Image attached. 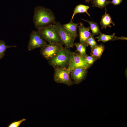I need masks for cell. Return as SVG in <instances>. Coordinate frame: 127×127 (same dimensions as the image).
Masks as SVG:
<instances>
[{
  "label": "cell",
  "instance_id": "1",
  "mask_svg": "<svg viewBox=\"0 0 127 127\" xmlns=\"http://www.w3.org/2000/svg\"><path fill=\"white\" fill-rule=\"evenodd\" d=\"M55 17L52 11L44 7L38 6L34 10L33 21L37 29L49 24H54Z\"/></svg>",
  "mask_w": 127,
  "mask_h": 127
},
{
  "label": "cell",
  "instance_id": "2",
  "mask_svg": "<svg viewBox=\"0 0 127 127\" xmlns=\"http://www.w3.org/2000/svg\"><path fill=\"white\" fill-rule=\"evenodd\" d=\"M38 33L44 40L49 44L63 45L57 29L54 24H52L37 29Z\"/></svg>",
  "mask_w": 127,
  "mask_h": 127
},
{
  "label": "cell",
  "instance_id": "3",
  "mask_svg": "<svg viewBox=\"0 0 127 127\" xmlns=\"http://www.w3.org/2000/svg\"><path fill=\"white\" fill-rule=\"evenodd\" d=\"M73 53L69 49L63 47L55 57L48 60V63L53 67L58 66L67 68Z\"/></svg>",
  "mask_w": 127,
  "mask_h": 127
},
{
  "label": "cell",
  "instance_id": "4",
  "mask_svg": "<svg viewBox=\"0 0 127 127\" xmlns=\"http://www.w3.org/2000/svg\"><path fill=\"white\" fill-rule=\"evenodd\" d=\"M53 68L54 80L56 83L64 84L69 87L74 84L70 76L71 71L67 68L58 66Z\"/></svg>",
  "mask_w": 127,
  "mask_h": 127
},
{
  "label": "cell",
  "instance_id": "5",
  "mask_svg": "<svg viewBox=\"0 0 127 127\" xmlns=\"http://www.w3.org/2000/svg\"><path fill=\"white\" fill-rule=\"evenodd\" d=\"M54 24L57 29L60 37L64 47L68 49L73 48L75 38L68 32L59 22H56Z\"/></svg>",
  "mask_w": 127,
  "mask_h": 127
},
{
  "label": "cell",
  "instance_id": "6",
  "mask_svg": "<svg viewBox=\"0 0 127 127\" xmlns=\"http://www.w3.org/2000/svg\"><path fill=\"white\" fill-rule=\"evenodd\" d=\"M63 47L58 44H48L41 48L40 52L44 58L48 60L55 57Z\"/></svg>",
  "mask_w": 127,
  "mask_h": 127
},
{
  "label": "cell",
  "instance_id": "7",
  "mask_svg": "<svg viewBox=\"0 0 127 127\" xmlns=\"http://www.w3.org/2000/svg\"><path fill=\"white\" fill-rule=\"evenodd\" d=\"M47 43L40 36L37 31H32L30 34V39L27 49L30 51L36 48H42L47 44Z\"/></svg>",
  "mask_w": 127,
  "mask_h": 127
},
{
  "label": "cell",
  "instance_id": "8",
  "mask_svg": "<svg viewBox=\"0 0 127 127\" xmlns=\"http://www.w3.org/2000/svg\"><path fill=\"white\" fill-rule=\"evenodd\" d=\"M90 67L82 56L79 53L74 52L73 56L67 68L71 72L75 69L81 68L87 69Z\"/></svg>",
  "mask_w": 127,
  "mask_h": 127
},
{
  "label": "cell",
  "instance_id": "9",
  "mask_svg": "<svg viewBox=\"0 0 127 127\" xmlns=\"http://www.w3.org/2000/svg\"><path fill=\"white\" fill-rule=\"evenodd\" d=\"M87 69L81 68L74 69L71 72L70 76L74 84H78L85 80L87 76Z\"/></svg>",
  "mask_w": 127,
  "mask_h": 127
},
{
  "label": "cell",
  "instance_id": "10",
  "mask_svg": "<svg viewBox=\"0 0 127 127\" xmlns=\"http://www.w3.org/2000/svg\"><path fill=\"white\" fill-rule=\"evenodd\" d=\"M79 25L78 26L79 39V43L84 44L87 47L88 45L87 43V40L91 34L89 32L90 27H85L83 24L80 23Z\"/></svg>",
  "mask_w": 127,
  "mask_h": 127
},
{
  "label": "cell",
  "instance_id": "11",
  "mask_svg": "<svg viewBox=\"0 0 127 127\" xmlns=\"http://www.w3.org/2000/svg\"><path fill=\"white\" fill-rule=\"evenodd\" d=\"M99 35L95 38L98 40V41H102L104 43L108 41L116 40H127V37H118L115 35V33H114L110 35H107L103 34L101 32L99 34Z\"/></svg>",
  "mask_w": 127,
  "mask_h": 127
},
{
  "label": "cell",
  "instance_id": "12",
  "mask_svg": "<svg viewBox=\"0 0 127 127\" xmlns=\"http://www.w3.org/2000/svg\"><path fill=\"white\" fill-rule=\"evenodd\" d=\"M79 23H75L71 21L69 23L63 24L62 26L68 32L75 38L77 37V28Z\"/></svg>",
  "mask_w": 127,
  "mask_h": 127
},
{
  "label": "cell",
  "instance_id": "13",
  "mask_svg": "<svg viewBox=\"0 0 127 127\" xmlns=\"http://www.w3.org/2000/svg\"><path fill=\"white\" fill-rule=\"evenodd\" d=\"M105 13L102 16L100 23L102 29L106 28L107 27H111V24L114 26H115V24L112 21L110 15L107 13V10L105 7Z\"/></svg>",
  "mask_w": 127,
  "mask_h": 127
},
{
  "label": "cell",
  "instance_id": "14",
  "mask_svg": "<svg viewBox=\"0 0 127 127\" xmlns=\"http://www.w3.org/2000/svg\"><path fill=\"white\" fill-rule=\"evenodd\" d=\"M105 49V46L101 44L98 45L91 48V56L94 57L97 60L101 57Z\"/></svg>",
  "mask_w": 127,
  "mask_h": 127
},
{
  "label": "cell",
  "instance_id": "15",
  "mask_svg": "<svg viewBox=\"0 0 127 127\" xmlns=\"http://www.w3.org/2000/svg\"><path fill=\"white\" fill-rule=\"evenodd\" d=\"M89 7L82 4H79L76 6L73 11L71 21H72L74 16L76 14L79 13H86L89 16L90 15L87 12Z\"/></svg>",
  "mask_w": 127,
  "mask_h": 127
},
{
  "label": "cell",
  "instance_id": "16",
  "mask_svg": "<svg viewBox=\"0 0 127 127\" xmlns=\"http://www.w3.org/2000/svg\"><path fill=\"white\" fill-rule=\"evenodd\" d=\"M81 19L89 24L90 26V29L93 35L94 36L95 35L99 34L101 32L98 25L96 22L86 20L82 18Z\"/></svg>",
  "mask_w": 127,
  "mask_h": 127
},
{
  "label": "cell",
  "instance_id": "17",
  "mask_svg": "<svg viewBox=\"0 0 127 127\" xmlns=\"http://www.w3.org/2000/svg\"><path fill=\"white\" fill-rule=\"evenodd\" d=\"M110 2L107 0H91V3L92 4V7L103 8L109 4Z\"/></svg>",
  "mask_w": 127,
  "mask_h": 127
},
{
  "label": "cell",
  "instance_id": "18",
  "mask_svg": "<svg viewBox=\"0 0 127 127\" xmlns=\"http://www.w3.org/2000/svg\"><path fill=\"white\" fill-rule=\"evenodd\" d=\"M16 46H11L7 45L6 43L3 40H0V59L3 58L5 54L7 49L16 47Z\"/></svg>",
  "mask_w": 127,
  "mask_h": 127
},
{
  "label": "cell",
  "instance_id": "19",
  "mask_svg": "<svg viewBox=\"0 0 127 127\" xmlns=\"http://www.w3.org/2000/svg\"><path fill=\"white\" fill-rule=\"evenodd\" d=\"M74 45L76 48V52H78L79 53L83 56L86 54V48L87 46L80 43H74Z\"/></svg>",
  "mask_w": 127,
  "mask_h": 127
},
{
  "label": "cell",
  "instance_id": "20",
  "mask_svg": "<svg viewBox=\"0 0 127 127\" xmlns=\"http://www.w3.org/2000/svg\"><path fill=\"white\" fill-rule=\"evenodd\" d=\"M83 56L85 59L87 64L90 66L97 60L93 56H88L86 54Z\"/></svg>",
  "mask_w": 127,
  "mask_h": 127
},
{
  "label": "cell",
  "instance_id": "21",
  "mask_svg": "<svg viewBox=\"0 0 127 127\" xmlns=\"http://www.w3.org/2000/svg\"><path fill=\"white\" fill-rule=\"evenodd\" d=\"M93 36L91 34L87 40V44L88 45L90 46L91 48L98 45L96 42Z\"/></svg>",
  "mask_w": 127,
  "mask_h": 127
},
{
  "label": "cell",
  "instance_id": "22",
  "mask_svg": "<svg viewBox=\"0 0 127 127\" xmlns=\"http://www.w3.org/2000/svg\"><path fill=\"white\" fill-rule=\"evenodd\" d=\"M25 119H22L18 121L13 122L8 126V127H18L23 122L26 120Z\"/></svg>",
  "mask_w": 127,
  "mask_h": 127
},
{
  "label": "cell",
  "instance_id": "23",
  "mask_svg": "<svg viewBox=\"0 0 127 127\" xmlns=\"http://www.w3.org/2000/svg\"><path fill=\"white\" fill-rule=\"evenodd\" d=\"M123 0H112L110 1V3L113 4L114 5H117L119 4L122 2Z\"/></svg>",
  "mask_w": 127,
  "mask_h": 127
},
{
  "label": "cell",
  "instance_id": "24",
  "mask_svg": "<svg viewBox=\"0 0 127 127\" xmlns=\"http://www.w3.org/2000/svg\"><path fill=\"white\" fill-rule=\"evenodd\" d=\"M85 2L88 3H89L90 1L91 0H85Z\"/></svg>",
  "mask_w": 127,
  "mask_h": 127
},
{
  "label": "cell",
  "instance_id": "25",
  "mask_svg": "<svg viewBox=\"0 0 127 127\" xmlns=\"http://www.w3.org/2000/svg\"></svg>",
  "mask_w": 127,
  "mask_h": 127
}]
</instances>
